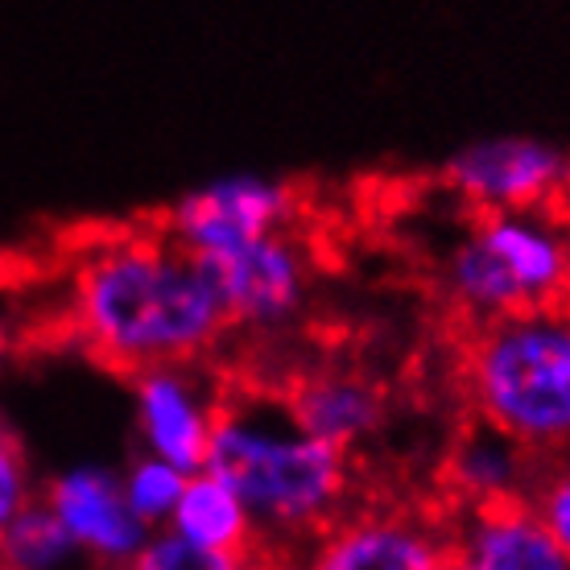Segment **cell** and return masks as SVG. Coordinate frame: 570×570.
Instances as JSON below:
<instances>
[{"mask_svg":"<svg viewBox=\"0 0 570 570\" xmlns=\"http://www.w3.org/2000/svg\"><path fill=\"white\" fill-rule=\"evenodd\" d=\"M67 323L83 352L129 376L161 364H199L232 331L199 261L157 219L79 244Z\"/></svg>","mask_w":570,"mask_h":570,"instance_id":"obj_1","label":"cell"},{"mask_svg":"<svg viewBox=\"0 0 570 570\" xmlns=\"http://www.w3.org/2000/svg\"><path fill=\"white\" fill-rule=\"evenodd\" d=\"M203 471L240 497L273 570L294 567L356 500V459L314 439L282 389H224Z\"/></svg>","mask_w":570,"mask_h":570,"instance_id":"obj_2","label":"cell"},{"mask_svg":"<svg viewBox=\"0 0 570 570\" xmlns=\"http://www.w3.org/2000/svg\"><path fill=\"white\" fill-rule=\"evenodd\" d=\"M459 381L471 417L538 459L570 455V298L513 311L468 331Z\"/></svg>","mask_w":570,"mask_h":570,"instance_id":"obj_3","label":"cell"},{"mask_svg":"<svg viewBox=\"0 0 570 570\" xmlns=\"http://www.w3.org/2000/svg\"><path fill=\"white\" fill-rule=\"evenodd\" d=\"M439 289L468 323L570 298V228L554 207L471 215V228L439 261Z\"/></svg>","mask_w":570,"mask_h":570,"instance_id":"obj_4","label":"cell"},{"mask_svg":"<svg viewBox=\"0 0 570 570\" xmlns=\"http://www.w3.org/2000/svg\"><path fill=\"white\" fill-rule=\"evenodd\" d=\"M298 215L302 195L294 183L273 174H224L195 190H183L157 215V228L199 261L261 240L269 232L298 228Z\"/></svg>","mask_w":570,"mask_h":570,"instance_id":"obj_5","label":"cell"},{"mask_svg":"<svg viewBox=\"0 0 570 570\" xmlns=\"http://www.w3.org/2000/svg\"><path fill=\"white\" fill-rule=\"evenodd\" d=\"M199 269L228 314V327L244 335H277L298 323L311 298V248L294 228L199 257Z\"/></svg>","mask_w":570,"mask_h":570,"instance_id":"obj_6","label":"cell"},{"mask_svg":"<svg viewBox=\"0 0 570 570\" xmlns=\"http://www.w3.org/2000/svg\"><path fill=\"white\" fill-rule=\"evenodd\" d=\"M451 562V517L410 504H352L314 538L294 570H442Z\"/></svg>","mask_w":570,"mask_h":570,"instance_id":"obj_7","label":"cell"},{"mask_svg":"<svg viewBox=\"0 0 570 570\" xmlns=\"http://www.w3.org/2000/svg\"><path fill=\"white\" fill-rule=\"evenodd\" d=\"M570 154L562 145L529 132H500L463 145L442 161L439 183L471 215L488 212H542L554 207L567 183Z\"/></svg>","mask_w":570,"mask_h":570,"instance_id":"obj_8","label":"cell"},{"mask_svg":"<svg viewBox=\"0 0 570 570\" xmlns=\"http://www.w3.org/2000/svg\"><path fill=\"white\" fill-rule=\"evenodd\" d=\"M46 509L62 521L83 558L100 570H125L154 529L129 509L120 471L104 463H71L42 484Z\"/></svg>","mask_w":570,"mask_h":570,"instance_id":"obj_9","label":"cell"},{"mask_svg":"<svg viewBox=\"0 0 570 570\" xmlns=\"http://www.w3.org/2000/svg\"><path fill=\"white\" fill-rule=\"evenodd\" d=\"M219 397L195 364H161L132 372V422L141 451L166 459L186 475L203 471Z\"/></svg>","mask_w":570,"mask_h":570,"instance_id":"obj_10","label":"cell"},{"mask_svg":"<svg viewBox=\"0 0 570 570\" xmlns=\"http://www.w3.org/2000/svg\"><path fill=\"white\" fill-rule=\"evenodd\" d=\"M289 410L314 439L340 446L356 459L389 422V393L385 385L360 368H327L302 372L289 389H282Z\"/></svg>","mask_w":570,"mask_h":570,"instance_id":"obj_11","label":"cell"},{"mask_svg":"<svg viewBox=\"0 0 570 570\" xmlns=\"http://www.w3.org/2000/svg\"><path fill=\"white\" fill-rule=\"evenodd\" d=\"M451 558L468 570H570V554L529 500L451 513Z\"/></svg>","mask_w":570,"mask_h":570,"instance_id":"obj_12","label":"cell"},{"mask_svg":"<svg viewBox=\"0 0 570 570\" xmlns=\"http://www.w3.org/2000/svg\"><path fill=\"white\" fill-rule=\"evenodd\" d=\"M546 459H538L529 446L509 439L504 430L488 426L471 417L459 430L446 459H442V484L455 500V509H475V504H513L529 500L542 480Z\"/></svg>","mask_w":570,"mask_h":570,"instance_id":"obj_13","label":"cell"},{"mask_svg":"<svg viewBox=\"0 0 570 570\" xmlns=\"http://www.w3.org/2000/svg\"><path fill=\"white\" fill-rule=\"evenodd\" d=\"M166 529L186 542L207 546V550H232V554L257 550V529H253L248 509L224 480H215L212 471L186 475L183 497L174 504Z\"/></svg>","mask_w":570,"mask_h":570,"instance_id":"obj_14","label":"cell"},{"mask_svg":"<svg viewBox=\"0 0 570 570\" xmlns=\"http://www.w3.org/2000/svg\"><path fill=\"white\" fill-rule=\"evenodd\" d=\"M87 562L75 538L38 497L0 533V570H75Z\"/></svg>","mask_w":570,"mask_h":570,"instance_id":"obj_15","label":"cell"},{"mask_svg":"<svg viewBox=\"0 0 570 570\" xmlns=\"http://www.w3.org/2000/svg\"><path fill=\"white\" fill-rule=\"evenodd\" d=\"M183 484H186V471L166 463V459L149 455V451H137L129 459V468L120 471L125 500H129V509L149 529H166L174 504L183 497Z\"/></svg>","mask_w":570,"mask_h":570,"instance_id":"obj_16","label":"cell"},{"mask_svg":"<svg viewBox=\"0 0 570 570\" xmlns=\"http://www.w3.org/2000/svg\"><path fill=\"white\" fill-rule=\"evenodd\" d=\"M125 570H273L257 550L248 554H232V550H207L170 533V529H154L141 554L132 558Z\"/></svg>","mask_w":570,"mask_h":570,"instance_id":"obj_17","label":"cell"},{"mask_svg":"<svg viewBox=\"0 0 570 570\" xmlns=\"http://www.w3.org/2000/svg\"><path fill=\"white\" fill-rule=\"evenodd\" d=\"M38 497H42V488L33 480L26 446H21L13 430L0 422V533L13 525Z\"/></svg>","mask_w":570,"mask_h":570,"instance_id":"obj_18","label":"cell"},{"mask_svg":"<svg viewBox=\"0 0 570 570\" xmlns=\"http://www.w3.org/2000/svg\"><path fill=\"white\" fill-rule=\"evenodd\" d=\"M529 504H533V513L542 517V525L554 533V542L570 554V455L546 463Z\"/></svg>","mask_w":570,"mask_h":570,"instance_id":"obj_19","label":"cell"},{"mask_svg":"<svg viewBox=\"0 0 570 570\" xmlns=\"http://www.w3.org/2000/svg\"><path fill=\"white\" fill-rule=\"evenodd\" d=\"M13 356H17V331H13V323H9L4 314H0V376L9 372Z\"/></svg>","mask_w":570,"mask_h":570,"instance_id":"obj_20","label":"cell"},{"mask_svg":"<svg viewBox=\"0 0 570 570\" xmlns=\"http://www.w3.org/2000/svg\"><path fill=\"white\" fill-rule=\"evenodd\" d=\"M554 212L562 215V219H567V228H570V170H567V183H562V190H558Z\"/></svg>","mask_w":570,"mask_h":570,"instance_id":"obj_21","label":"cell"},{"mask_svg":"<svg viewBox=\"0 0 570 570\" xmlns=\"http://www.w3.org/2000/svg\"><path fill=\"white\" fill-rule=\"evenodd\" d=\"M4 282H9V261L0 257V285H4Z\"/></svg>","mask_w":570,"mask_h":570,"instance_id":"obj_22","label":"cell"},{"mask_svg":"<svg viewBox=\"0 0 570 570\" xmlns=\"http://www.w3.org/2000/svg\"><path fill=\"white\" fill-rule=\"evenodd\" d=\"M442 570H468V567H463V562H455V558H451V562H446V567H442Z\"/></svg>","mask_w":570,"mask_h":570,"instance_id":"obj_23","label":"cell"}]
</instances>
